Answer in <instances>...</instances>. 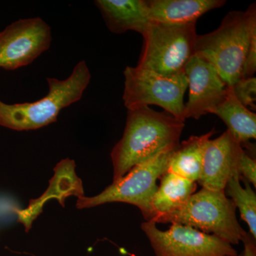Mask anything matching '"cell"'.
<instances>
[{"mask_svg": "<svg viewBox=\"0 0 256 256\" xmlns=\"http://www.w3.org/2000/svg\"><path fill=\"white\" fill-rule=\"evenodd\" d=\"M184 122L166 111L158 112L150 107L128 110L124 136L110 153L114 182L161 152L175 149Z\"/></svg>", "mask_w": 256, "mask_h": 256, "instance_id": "cell-1", "label": "cell"}, {"mask_svg": "<svg viewBox=\"0 0 256 256\" xmlns=\"http://www.w3.org/2000/svg\"><path fill=\"white\" fill-rule=\"evenodd\" d=\"M90 79L86 62L80 60L68 78H47L48 94L40 100L15 104L0 100V126L13 130L28 131L56 122L63 109L82 99Z\"/></svg>", "mask_w": 256, "mask_h": 256, "instance_id": "cell-2", "label": "cell"}, {"mask_svg": "<svg viewBox=\"0 0 256 256\" xmlns=\"http://www.w3.org/2000/svg\"><path fill=\"white\" fill-rule=\"evenodd\" d=\"M256 28V4L228 12L214 31L197 36L194 54L210 62L228 87L242 77L250 35Z\"/></svg>", "mask_w": 256, "mask_h": 256, "instance_id": "cell-3", "label": "cell"}, {"mask_svg": "<svg viewBox=\"0 0 256 256\" xmlns=\"http://www.w3.org/2000/svg\"><path fill=\"white\" fill-rule=\"evenodd\" d=\"M236 210L233 202L224 191L202 188L193 194L182 206L151 222L188 226L214 235L230 245H237L248 233L239 224Z\"/></svg>", "mask_w": 256, "mask_h": 256, "instance_id": "cell-4", "label": "cell"}, {"mask_svg": "<svg viewBox=\"0 0 256 256\" xmlns=\"http://www.w3.org/2000/svg\"><path fill=\"white\" fill-rule=\"evenodd\" d=\"M143 46L136 67L171 76L184 73L194 55L196 23L185 25L150 22L142 35Z\"/></svg>", "mask_w": 256, "mask_h": 256, "instance_id": "cell-5", "label": "cell"}, {"mask_svg": "<svg viewBox=\"0 0 256 256\" xmlns=\"http://www.w3.org/2000/svg\"><path fill=\"white\" fill-rule=\"evenodd\" d=\"M174 150L161 152L151 159L133 166L124 176L112 182L97 196H79L77 208H88L114 202L130 204L140 210L146 222H150L152 220V201L158 188L156 182L166 172L168 162Z\"/></svg>", "mask_w": 256, "mask_h": 256, "instance_id": "cell-6", "label": "cell"}, {"mask_svg": "<svg viewBox=\"0 0 256 256\" xmlns=\"http://www.w3.org/2000/svg\"><path fill=\"white\" fill-rule=\"evenodd\" d=\"M124 76L122 99L128 110L156 105L185 122L184 98L188 80L184 72L166 76L136 66H127Z\"/></svg>", "mask_w": 256, "mask_h": 256, "instance_id": "cell-7", "label": "cell"}, {"mask_svg": "<svg viewBox=\"0 0 256 256\" xmlns=\"http://www.w3.org/2000/svg\"><path fill=\"white\" fill-rule=\"evenodd\" d=\"M141 228L156 256H237L228 242L188 226L172 224L162 230L154 222H144Z\"/></svg>", "mask_w": 256, "mask_h": 256, "instance_id": "cell-8", "label": "cell"}, {"mask_svg": "<svg viewBox=\"0 0 256 256\" xmlns=\"http://www.w3.org/2000/svg\"><path fill=\"white\" fill-rule=\"evenodd\" d=\"M52 28L40 18H20L0 32V68L26 66L50 50Z\"/></svg>", "mask_w": 256, "mask_h": 256, "instance_id": "cell-9", "label": "cell"}, {"mask_svg": "<svg viewBox=\"0 0 256 256\" xmlns=\"http://www.w3.org/2000/svg\"><path fill=\"white\" fill-rule=\"evenodd\" d=\"M188 80V98L184 104V118L200 119L212 114L224 100L228 86L214 67L206 60L194 54L184 70Z\"/></svg>", "mask_w": 256, "mask_h": 256, "instance_id": "cell-10", "label": "cell"}, {"mask_svg": "<svg viewBox=\"0 0 256 256\" xmlns=\"http://www.w3.org/2000/svg\"><path fill=\"white\" fill-rule=\"evenodd\" d=\"M228 130L207 143L201 174L198 182L202 188L224 191L229 178L238 173V163L242 151ZM239 174V173H238Z\"/></svg>", "mask_w": 256, "mask_h": 256, "instance_id": "cell-11", "label": "cell"}, {"mask_svg": "<svg viewBox=\"0 0 256 256\" xmlns=\"http://www.w3.org/2000/svg\"><path fill=\"white\" fill-rule=\"evenodd\" d=\"M94 3L112 33L133 31L142 35L150 23L146 0H96Z\"/></svg>", "mask_w": 256, "mask_h": 256, "instance_id": "cell-12", "label": "cell"}, {"mask_svg": "<svg viewBox=\"0 0 256 256\" xmlns=\"http://www.w3.org/2000/svg\"><path fill=\"white\" fill-rule=\"evenodd\" d=\"M150 22L185 25L196 23L202 15L222 8L224 0H148Z\"/></svg>", "mask_w": 256, "mask_h": 256, "instance_id": "cell-13", "label": "cell"}, {"mask_svg": "<svg viewBox=\"0 0 256 256\" xmlns=\"http://www.w3.org/2000/svg\"><path fill=\"white\" fill-rule=\"evenodd\" d=\"M214 132V128L206 134L192 136L180 143L170 156L166 172L178 174L194 182H198L207 143Z\"/></svg>", "mask_w": 256, "mask_h": 256, "instance_id": "cell-14", "label": "cell"}, {"mask_svg": "<svg viewBox=\"0 0 256 256\" xmlns=\"http://www.w3.org/2000/svg\"><path fill=\"white\" fill-rule=\"evenodd\" d=\"M212 114H216L224 121L228 132L242 146L250 140H256V114L239 102L232 87H228L224 100Z\"/></svg>", "mask_w": 256, "mask_h": 256, "instance_id": "cell-15", "label": "cell"}, {"mask_svg": "<svg viewBox=\"0 0 256 256\" xmlns=\"http://www.w3.org/2000/svg\"><path fill=\"white\" fill-rule=\"evenodd\" d=\"M196 188V182L173 173H165L152 201V220L182 206Z\"/></svg>", "mask_w": 256, "mask_h": 256, "instance_id": "cell-16", "label": "cell"}, {"mask_svg": "<svg viewBox=\"0 0 256 256\" xmlns=\"http://www.w3.org/2000/svg\"><path fill=\"white\" fill-rule=\"evenodd\" d=\"M224 192L238 208L240 217L248 226L250 235L256 239V195L250 183L236 173L229 178Z\"/></svg>", "mask_w": 256, "mask_h": 256, "instance_id": "cell-17", "label": "cell"}, {"mask_svg": "<svg viewBox=\"0 0 256 256\" xmlns=\"http://www.w3.org/2000/svg\"><path fill=\"white\" fill-rule=\"evenodd\" d=\"M234 96L245 107L256 110V78H240L232 86Z\"/></svg>", "mask_w": 256, "mask_h": 256, "instance_id": "cell-18", "label": "cell"}, {"mask_svg": "<svg viewBox=\"0 0 256 256\" xmlns=\"http://www.w3.org/2000/svg\"><path fill=\"white\" fill-rule=\"evenodd\" d=\"M256 72V28L252 30L250 35L248 48L244 60L240 78L254 76Z\"/></svg>", "mask_w": 256, "mask_h": 256, "instance_id": "cell-19", "label": "cell"}, {"mask_svg": "<svg viewBox=\"0 0 256 256\" xmlns=\"http://www.w3.org/2000/svg\"><path fill=\"white\" fill-rule=\"evenodd\" d=\"M239 175L248 182L256 186V161L250 158L246 151H242L238 163Z\"/></svg>", "mask_w": 256, "mask_h": 256, "instance_id": "cell-20", "label": "cell"}, {"mask_svg": "<svg viewBox=\"0 0 256 256\" xmlns=\"http://www.w3.org/2000/svg\"><path fill=\"white\" fill-rule=\"evenodd\" d=\"M250 234L244 237L242 242L244 244V252L242 256H256V248L255 240ZM256 240V239H254Z\"/></svg>", "mask_w": 256, "mask_h": 256, "instance_id": "cell-21", "label": "cell"}]
</instances>
